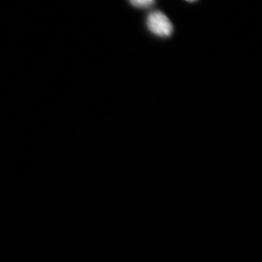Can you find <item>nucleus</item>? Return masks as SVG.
<instances>
[{
    "label": "nucleus",
    "mask_w": 262,
    "mask_h": 262,
    "mask_svg": "<svg viewBox=\"0 0 262 262\" xmlns=\"http://www.w3.org/2000/svg\"><path fill=\"white\" fill-rule=\"evenodd\" d=\"M133 6L138 8H149L154 4L155 0H129Z\"/></svg>",
    "instance_id": "2"
},
{
    "label": "nucleus",
    "mask_w": 262,
    "mask_h": 262,
    "mask_svg": "<svg viewBox=\"0 0 262 262\" xmlns=\"http://www.w3.org/2000/svg\"><path fill=\"white\" fill-rule=\"evenodd\" d=\"M146 25L150 32L161 37H169L173 31V24L161 11H153L146 19Z\"/></svg>",
    "instance_id": "1"
},
{
    "label": "nucleus",
    "mask_w": 262,
    "mask_h": 262,
    "mask_svg": "<svg viewBox=\"0 0 262 262\" xmlns=\"http://www.w3.org/2000/svg\"><path fill=\"white\" fill-rule=\"evenodd\" d=\"M187 2H190V3H192V2H195L196 0H186Z\"/></svg>",
    "instance_id": "3"
}]
</instances>
